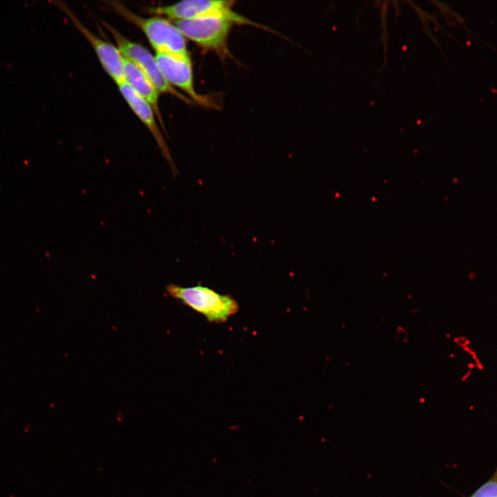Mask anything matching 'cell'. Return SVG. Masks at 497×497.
Returning <instances> with one entry per match:
<instances>
[{
    "label": "cell",
    "mask_w": 497,
    "mask_h": 497,
    "mask_svg": "<svg viewBox=\"0 0 497 497\" xmlns=\"http://www.w3.org/2000/svg\"><path fill=\"white\" fill-rule=\"evenodd\" d=\"M106 3L113 12L142 30L155 53L189 55L186 39L173 21L156 15L142 17L120 1Z\"/></svg>",
    "instance_id": "6da1fadb"
},
{
    "label": "cell",
    "mask_w": 497,
    "mask_h": 497,
    "mask_svg": "<svg viewBox=\"0 0 497 497\" xmlns=\"http://www.w3.org/2000/svg\"><path fill=\"white\" fill-rule=\"evenodd\" d=\"M166 290L170 297L203 315L210 322H225L239 310L237 301L231 296L222 295L206 286L184 287L170 284Z\"/></svg>",
    "instance_id": "7a4b0ae2"
},
{
    "label": "cell",
    "mask_w": 497,
    "mask_h": 497,
    "mask_svg": "<svg viewBox=\"0 0 497 497\" xmlns=\"http://www.w3.org/2000/svg\"><path fill=\"white\" fill-rule=\"evenodd\" d=\"M186 39L222 61L232 59L228 40L235 21L226 17L209 16L173 21Z\"/></svg>",
    "instance_id": "3957f363"
},
{
    "label": "cell",
    "mask_w": 497,
    "mask_h": 497,
    "mask_svg": "<svg viewBox=\"0 0 497 497\" xmlns=\"http://www.w3.org/2000/svg\"><path fill=\"white\" fill-rule=\"evenodd\" d=\"M234 3V1L226 0H185L166 6L148 7L146 12L172 21L209 16L226 17L233 19L236 25L252 26L270 30L235 12L233 9Z\"/></svg>",
    "instance_id": "277c9868"
},
{
    "label": "cell",
    "mask_w": 497,
    "mask_h": 497,
    "mask_svg": "<svg viewBox=\"0 0 497 497\" xmlns=\"http://www.w3.org/2000/svg\"><path fill=\"white\" fill-rule=\"evenodd\" d=\"M103 26L113 37L123 57L138 67L150 79L160 94H168L187 104H195L191 99L167 82L155 57L147 48L128 39L110 24L103 22Z\"/></svg>",
    "instance_id": "5b68a950"
},
{
    "label": "cell",
    "mask_w": 497,
    "mask_h": 497,
    "mask_svg": "<svg viewBox=\"0 0 497 497\" xmlns=\"http://www.w3.org/2000/svg\"><path fill=\"white\" fill-rule=\"evenodd\" d=\"M155 57L164 77L171 86L181 90L195 104L207 108H218L213 99L196 91L189 55L155 53Z\"/></svg>",
    "instance_id": "8992f818"
},
{
    "label": "cell",
    "mask_w": 497,
    "mask_h": 497,
    "mask_svg": "<svg viewBox=\"0 0 497 497\" xmlns=\"http://www.w3.org/2000/svg\"><path fill=\"white\" fill-rule=\"evenodd\" d=\"M60 8L92 47L101 65L109 77L117 85L124 82V57L118 48L92 32L66 5L61 4Z\"/></svg>",
    "instance_id": "52a82bcc"
},
{
    "label": "cell",
    "mask_w": 497,
    "mask_h": 497,
    "mask_svg": "<svg viewBox=\"0 0 497 497\" xmlns=\"http://www.w3.org/2000/svg\"><path fill=\"white\" fill-rule=\"evenodd\" d=\"M118 89L129 107L142 121L155 139L163 157L169 163L173 173H176L169 148L158 124V119L152 107L140 97L126 81L117 85Z\"/></svg>",
    "instance_id": "ba28073f"
},
{
    "label": "cell",
    "mask_w": 497,
    "mask_h": 497,
    "mask_svg": "<svg viewBox=\"0 0 497 497\" xmlns=\"http://www.w3.org/2000/svg\"><path fill=\"white\" fill-rule=\"evenodd\" d=\"M126 83L153 109L164 132L165 125L159 108V92L150 79L135 64L124 58Z\"/></svg>",
    "instance_id": "9c48e42d"
},
{
    "label": "cell",
    "mask_w": 497,
    "mask_h": 497,
    "mask_svg": "<svg viewBox=\"0 0 497 497\" xmlns=\"http://www.w3.org/2000/svg\"><path fill=\"white\" fill-rule=\"evenodd\" d=\"M469 497H497V467L492 476Z\"/></svg>",
    "instance_id": "30bf717a"
}]
</instances>
